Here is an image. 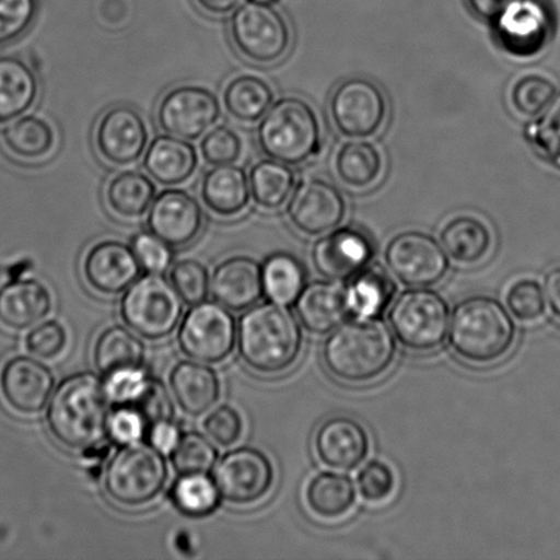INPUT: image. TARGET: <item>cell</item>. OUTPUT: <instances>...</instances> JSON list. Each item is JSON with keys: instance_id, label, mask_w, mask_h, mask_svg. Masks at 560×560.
<instances>
[{"instance_id": "cell-13", "label": "cell", "mask_w": 560, "mask_h": 560, "mask_svg": "<svg viewBox=\"0 0 560 560\" xmlns=\"http://www.w3.org/2000/svg\"><path fill=\"white\" fill-rule=\"evenodd\" d=\"M329 113L340 133L351 139H364L382 128L387 115V102L375 82L354 77L335 90Z\"/></svg>"}, {"instance_id": "cell-6", "label": "cell", "mask_w": 560, "mask_h": 560, "mask_svg": "<svg viewBox=\"0 0 560 560\" xmlns=\"http://www.w3.org/2000/svg\"><path fill=\"white\" fill-rule=\"evenodd\" d=\"M168 480L163 453L151 443L122 444L104 471V490L114 503L141 508L161 495Z\"/></svg>"}, {"instance_id": "cell-29", "label": "cell", "mask_w": 560, "mask_h": 560, "mask_svg": "<svg viewBox=\"0 0 560 560\" xmlns=\"http://www.w3.org/2000/svg\"><path fill=\"white\" fill-rule=\"evenodd\" d=\"M35 70L19 57H0V125L13 122L35 106L38 97Z\"/></svg>"}, {"instance_id": "cell-26", "label": "cell", "mask_w": 560, "mask_h": 560, "mask_svg": "<svg viewBox=\"0 0 560 560\" xmlns=\"http://www.w3.org/2000/svg\"><path fill=\"white\" fill-rule=\"evenodd\" d=\"M51 307V294L35 279L14 280L0 289V323L16 331L42 323Z\"/></svg>"}, {"instance_id": "cell-56", "label": "cell", "mask_w": 560, "mask_h": 560, "mask_svg": "<svg viewBox=\"0 0 560 560\" xmlns=\"http://www.w3.org/2000/svg\"><path fill=\"white\" fill-rule=\"evenodd\" d=\"M470 9L481 19L493 21L504 9L517 0H468Z\"/></svg>"}, {"instance_id": "cell-42", "label": "cell", "mask_w": 560, "mask_h": 560, "mask_svg": "<svg viewBox=\"0 0 560 560\" xmlns=\"http://www.w3.org/2000/svg\"><path fill=\"white\" fill-rule=\"evenodd\" d=\"M558 95L556 82L542 74H526L514 82L510 91L515 112L524 117L535 118L550 106Z\"/></svg>"}, {"instance_id": "cell-5", "label": "cell", "mask_w": 560, "mask_h": 560, "mask_svg": "<svg viewBox=\"0 0 560 560\" xmlns=\"http://www.w3.org/2000/svg\"><path fill=\"white\" fill-rule=\"evenodd\" d=\"M262 153L273 161L296 166L316 155L320 148V125L310 103L283 97L273 103L257 129Z\"/></svg>"}, {"instance_id": "cell-21", "label": "cell", "mask_w": 560, "mask_h": 560, "mask_svg": "<svg viewBox=\"0 0 560 560\" xmlns=\"http://www.w3.org/2000/svg\"><path fill=\"white\" fill-rule=\"evenodd\" d=\"M375 249L370 235L355 228H342L318 240L312 250L316 271L329 280L357 276L370 265Z\"/></svg>"}, {"instance_id": "cell-59", "label": "cell", "mask_w": 560, "mask_h": 560, "mask_svg": "<svg viewBox=\"0 0 560 560\" xmlns=\"http://www.w3.org/2000/svg\"><path fill=\"white\" fill-rule=\"evenodd\" d=\"M252 2L272 4L273 2H277V0H252Z\"/></svg>"}, {"instance_id": "cell-48", "label": "cell", "mask_w": 560, "mask_h": 560, "mask_svg": "<svg viewBox=\"0 0 560 560\" xmlns=\"http://www.w3.org/2000/svg\"><path fill=\"white\" fill-rule=\"evenodd\" d=\"M357 486L362 499L368 503H383L393 497L397 479L392 466L382 460H371L357 477Z\"/></svg>"}, {"instance_id": "cell-54", "label": "cell", "mask_w": 560, "mask_h": 560, "mask_svg": "<svg viewBox=\"0 0 560 560\" xmlns=\"http://www.w3.org/2000/svg\"><path fill=\"white\" fill-rule=\"evenodd\" d=\"M148 432L147 422L131 406H117L109 417L108 435L112 441L129 444L141 441Z\"/></svg>"}, {"instance_id": "cell-17", "label": "cell", "mask_w": 560, "mask_h": 560, "mask_svg": "<svg viewBox=\"0 0 560 560\" xmlns=\"http://www.w3.org/2000/svg\"><path fill=\"white\" fill-rule=\"evenodd\" d=\"M346 205L342 194L322 179H307L294 188L288 205V217L299 232L322 235L342 223Z\"/></svg>"}, {"instance_id": "cell-9", "label": "cell", "mask_w": 560, "mask_h": 560, "mask_svg": "<svg viewBox=\"0 0 560 560\" xmlns=\"http://www.w3.org/2000/svg\"><path fill=\"white\" fill-rule=\"evenodd\" d=\"M229 32L241 57L257 65L276 63L290 48V26L272 4L252 0L241 4L230 20Z\"/></svg>"}, {"instance_id": "cell-52", "label": "cell", "mask_w": 560, "mask_h": 560, "mask_svg": "<svg viewBox=\"0 0 560 560\" xmlns=\"http://www.w3.org/2000/svg\"><path fill=\"white\" fill-rule=\"evenodd\" d=\"M205 431L212 442L222 447H230L243 435L244 422L237 410L223 405L213 410L205 421Z\"/></svg>"}, {"instance_id": "cell-16", "label": "cell", "mask_w": 560, "mask_h": 560, "mask_svg": "<svg viewBox=\"0 0 560 560\" xmlns=\"http://www.w3.org/2000/svg\"><path fill=\"white\" fill-rule=\"evenodd\" d=\"M199 200L184 189L170 188L153 200L147 224L152 234L172 248H185L199 238L205 228Z\"/></svg>"}, {"instance_id": "cell-40", "label": "cell", "mask_w": 560, "mask_h": 560, "mask_svg": "<svg viewBox=\"0 0 560 560\" xmlns=\"http://www.w3.org/2000/svg\"><path fill=\"white\" fill-rule=\"evenodd\" d=\"M174 506L189 517H207L221 504L215 481L207 475L180 476L170 492Z\"/></svg>"}, {"instance_id": "cell-15", "label": "cell", "mask_w": 560, "mask_h": 560, "mask_svg": "<svg viewBox=\"0 0 560 560\" xmlns=\"http://www.w3.org/2000/svg\"><path fill=\"white\" fill-rule=\"evenodd\" d=\"M98 156L112 166H131L145 155L150 130L142 115L130 106L108 108L98 118L95 136Z\"/></svg>"}, {"instance_id": "cell-20", "label": "cell", "mask_w": 560, "mask_h": 560, "mask_svg": "<svg viewBox=\"0 0 560 560\" xmlns=\"http://www.w3.org/2000/svg\"><path fill=\"white\" fill-rule=\"evenodd\" d=\"M141 270L133 248L118 240L98 241L82 260L86 283L104 295L124 293L139 279Z\"/></svg>"}, {"instance_id": "cell-53", "label": "cell", "mask_w": 560, "mask_h": 560, "mask_svg": "<svg viewBox=\"0 0 560 560\" xmlns=\"http://www.w3.org/2000/svg\"><path fill=\"white\" fill-rule=\"evenodd\" d=\"M150 377L142 370V366L118 371L107 376L106 388L113 405L126 406L133 404L144 392Z\"/></svg>"}, {"instance_id": "cell-44", "label": "cell", "mask_w": 560, "mask_h": 560, "mask_svg": "<svg viewBox=\"0 0 560 560\" xmlns=\"http://www.w3.org/2000/svg\"><path fill=\"white\" fill-rule=\"evenodd\" d=\"M532 145L548 162L560 167V95L539 115L528 130Z\"/></svg>"}, {"instance_id": "cell-24", "label": "cell", "mask_w": 560, "mask_h": 560, "mask_svg": "<svg viewBox=\"0 0 560 560\" xmlns=\"http://www.w3.org/2000/svg\"><path fill=\"white\" fill-rule=\"evenodd\" d=\"M200 197L213 215L238 218L250 205L249 175L234 163L213 166L201 179Z\"/></svg>"}, {"instance_id": "cell-7", "label": "cell", "mask_w": 560, "mask_h": 560, "mask_svg": "<svg viewBox=\"0 0 560 560\" xmlns=\"http://www.w3.org/2000/svg\"><path fill=\"white\" fill-rule=\"evenodd\" d=\"M178 291L162 273H150L130 285L120 304V315L131 331L148 340L168 337L178 327L184 304Z\"/></svg>"}, {"instance_id": "cell-37", "label": "cell", "mask_w": 560, "mask_h": 560, "mask_svg": "<svg viewBox=\"0 0 560 560\" xmlns=\"http://www.w3.org/2000/svg\"><path fill=\"white\" fill-rule=\"evenodd\" d=\"M252 200L262 210H279L289 201L295 188V175L289 164L266 159L249 173Z\"/></svg>"}, {"instance_id": "cell-22", "label": "cell", "mask_w": 560, "mask_h": 560, "mask_svg": "<svg viewBox=\"0 0 560 560\" xmlns=\"http://www.w3.org/2000/svg\"><path fill=\"white\" fill-rule=\"evenodd\" d=\"M315 453L323 465L335 470L359 468L370 453V436L353 417L339 415L324 420L315 433Z\"/></svg>"}, {"instance_id": "cell-32", "label": "cell", "mask_w": 560, "mask_h": 560, "mask_svg": "<svg viewBox=\"0 0 560 560\" xmlns=\"http://www.w3.org/2000/svg\"><path fill=\"white\" fill-rule=\"evenodd\" d=\"M223 106L238 122L255 124L265 117L273 104L270 84L255 74L233 77L223 90Z\"/></svg>"}, {"instance_id": "cell-19", "label": "cell", "mask_w": 560, "mask_h": 560, "mask_svg": "<svg viewBox=\"0 0 560 560\" xmlns=\"http://www.w3.org/2000/svg\"><path fill=\"white\" fill-rule=\"evenodd\" d=\"M492 22L499 43L517 57H532L550 40L551 16L539 0H517Z\"/></svg>"}, {"instance_id": "cell-8", "label": "cell", "mask_w": 560, "mask_h": 560, "mask_svg": "<svg viewBox=\"0 0 560 560\" xmlns=\"http://www.w3.org/2000/svg\"><path fill=\"white\" fill-rule=\"evenodd\" d=\"M388 322L400 345L424 353L438 349L446 339L450 310L436 291L417 288L395 300Z\"/></svg>"}, {"instance_id": "cell-33", "label": "cell", "mask_w": 560, "mask_h": 560, "mask_svg": "<svg viewBox=\"0 0 560 560\" xmlns=\"http://www.w3.org/2000/svg\"><path fill=\"white\" fill-rule=\"evenodd\" d=\"M305 502L307 509L318 518H342L354 506V482L348 476L323 471L307 485Z\"/></svg>"}, {"instance_id": "cell-45", "label": "cell", "mask_w": 560, "mask_h": 560, "mask_svg": "<svg viewBox=\"0 0 560 560\" xmlns=\"http://www.w3.org/2000/svg\"><path fill=\"white\" fill-rule=\"evenodd\" d=\"M506 304L515 318L524 323L537 322L546 313V295L541 285L532 279H521L510 285Z\"/></svg>"}, {"instance_id": "cell-36", "label": "cell", "mask_w": 560, "mask_h": 560, "mask_svg": "<svg viewBox=\"0 0 560 560\" xmlns=\"http://www.w3.org/2000/svg\"><path fill=\"white\" fill-rule=\"evenodd\" d=\"M3 144L11 155L21 161H40L51 155L57 135L46 119L36 115H22L3 130Z\"/></svg>"}, {"instance_id": "cell-58", "label": "cell", "mask_w": 560, "mask_h": 560, "mask_svg": "<svg viewBox=\"0 0 560 560\" xmlns=\"http://www.w3.org/2000/svg\"><path fill=\"white\" fill-rule=\"evenodd\" d=\"M244 0H195L202 11L212 15H226L234 13Z\"/></svg>"}, {"instance_id": "cell-38", "label": "cell", "mask_w": 560, "mask_h": 560, "mask_svg": "<svg viewBox=\"0 0 560 560\" xmlns=\"http://www.w3.org/2000/svg\"><path fill=\"white\" fill-rule=\"evenodd\" d=\"M382 170L381 152L368 141L346 142L335 158V172L350 188L364 189L375 184Z\"/></svg>"}, {"instance_id": "cell-14", "label": "cell", "mask_w": 560, "mask_h": 560, "mask_svg": "<svg viewBox=\"0 0 560 560\" xmlns=\"http://www.w3.org/2000/svg\"><path fill=\"white\" fill-rule=\"evenodd\" d=\"M386 262L393 276L410 288H431L448 271L443 246L420 232H406L389 241Z\"/></svg>"}, {"instance_id": "cell-55", "label": "cell", "mask_w": 560, "mask_h": 560, "mask_svg": "<svg viewBox=\"0 0 560 560\" xmlns=\"http://www.w3.org/2000/svg\"><path fill=\"white\" fill-rule=\"evenodd\" d=\"M148 436H150L152 446L156 447L159 452L172 453L175 446H177L183 433H180L174 420H168L152 425L150 431H148Z\"/></svg>"}, {"instance_id": "cell-11", "label": "cell", "mask_w": 560, "mask_h": 560, "mask_svg": "<svg viewBox=\"0 0 560 560\" xmlns=\"http://www.w3.org/2000/svg\"><path fill=\"white\" fill-rule=\"evenodd\" d=\"M222 115L218 96L205 86L180 85L173 88L158 104L156 120L164 133L179 139H201Z\"/></svg>"}, {"instance_id": "cell-39", "label": "cell", "mask_w": 560, "mask_h": 560, "mask_svg": "<svg viewBox=\"0 0 560 560\" xmlns=\"http://www.w3.org/2000/svg\"><path fill=\"white\" fill-rule=\"evenodd\" d=\"M261 268L265 294L273 302L290 304L299 299L305 288L306 273L296 257L280 252L268 257Z\"/></svg>"}, {"instance_id": "cell-43", "label": "cell", "mask_w": 560, "mask_h": 560, "mask_svg": "<svg viewBox=\"0 0 560 560\" xmlns=\"http://www.w3.org/2000/svg\"><path fill=\"white\" fill-rule=\"evenodd\" d=\"M170 282L185 304L191 306L205 302L211 289V277L207 267L191 259L175 262L170 272Z\"/></svg>"}, {"instance_id": "cell-27", "label": "cell", "mask_w": 560, "mask_h": 560, "mask_svg": "<svg viewBox=\"0 0 560 560\" xmlns=\"http://www.w3.org/2000/svg\"><path fill=\"white\" fill-rule=\"evenodd\" d=\"M175 400L189 416H202L217 405L221 397V382L211 366L200 361H183L170 375Z\"/></svg>"}, {"instance_id": "cell-50", "label": "cell", "mask_w": 560, "mask_h": 560, "mask_svg": "<svg viewBox=\"0 0 560 560\" xmlns=\"http://www.w3.org/2000/svg\"><path fill=\"white\" fill-rule=\"evenodd\" d=\"M142 270L150 273H163L173 261L172 246L163 243L155 234L142 232L137 234L131 243Z\"/></svg>"}, {"instance_id": "cell-18", "label": "cell", "mask_w": 560, "mask_h": 560, "mask_svg": "<svg viewBox=\"0 0 560 560\" xmlns=\"http://www.w3.org/2000/svg\"><path fill=\"white\" fill-rule=\"evenodd\" d=\"M54 388L51 370L32 357H13L0 371V393L4 402L20 415L40 413L47 408Z\"/></svg>"}, {"instance_id": "cell-57", "label": "cell", "mask_w": 560, "mask_h": 560, "mask_svg": "<svg viewBox=\"0 0 560 560\" xmlns=\"http://www.w3.org/2000/svg\"><path fill=\"white\" fill-rule=\"evenodd\" d=\"M545 293L551 312L560 318V266L548 272L545 279Z\"/></svg>"}, {"instance_id": "cell-31", "label": "cell", "mask_w": 560, "mask_h": 560, "mask_svg": "<svg viewBox=\"0 0 560 560\" xmlns=\"http://www.w3.org/2000/svg\"><path fill=\"white\" fill-rule=\"evenodd\" d=\"M395 283L383 268L366 267L349 279L345 299L348 312L357 317L377 318L394 299Z\"/></svg>"}, {"instance_id": "cell-49", "label": "cell", "mask_w": 560, "mask_h": 560, "mask_svg": "<svg viewBox=\"0 0 560 560\" xmlns=\"http://www.w3.org/2000/svg\"><path fill=\"white\" fill-rule=\"evenodd\" d=\"M135 408L145 420L148 431L158 422L174 420V409L166 387L155 377H150L144 392L133 404L126 405Z\"/></svg>"}, {"instance_id": "cell-2", "label": "cell", "mask_w": 560, "mask_h": 560, "mask_svg": "<svg viewBox=\"0 0 560 560\" xmlns=\"http://www.w3.org/2000/svg\"><path fill=\"white\" fill-rule=\"evenodd\" d=\"M397 345L386 324L377 318H355L340 324L323 346L329 375L348 384H365L392 368Z\"/></svg>"}, {"instance_id": "cell-1", "label": "cell", "mask_w": 560, "mask_h": 560, "mask_svg": "<svg viewBox=\"0 0 560 560\" xmlns=\"http://www.w3.org/2000/svg\"><path fill=\"white\" fill-rule=\"evenodd\" d=\"M112 406L102 377L91 372L77 373L65 378L49 399L48 430L71 452H93L109 436Z\"/></svg>"}, {"instance_id": "cell-10", "label": "cell", "mask_w": 560, "mask_h": 560, "mask_svg": "<svg viewBox=\"0 0 560 560\" xmlns=\"http://www.w3.org/2000/svg\"><path fill=\"white\" fill-rule=\"evenodd\" d=\"M237 337V323L228 307L205 301L186 313L178 345L191 360L219 364L233 353Z\"/></svg>"}, {"instance_id": "cell-35", "label": "cell", "mask_w": 560, "mask_h": 560, "mask_svg": "<svg viewBox=\"0 0 560 560\" xmlns=\"http://www.w3.org/2000/svg\"><path fill=\"white\" fill-rule=\"evenodd\" d=\"M441 243L447 256L459 265H476L488 255L492 235L486 223L471 217L453 219L444 226Z\"/></svg>"}, {"instance_id": "cell-51", "label": "cell", "mask_w": 560, "mask_h": 560, "mask_svg": "<svg viewBox=\"0 0 560 560\" xmlns=\"http://www.w3.org/2000/svg\"><path fill=\"white\" fill-rule=\"evenodd\" d=\"M68 343V334L62 324L51 320L38 324L26 337V350L33 357L51 360L62 353Z\"/></svg>"}, {"instance_id": "cell-30", "label": "cell", "mask_w": 560, "mask_h": 560, "mask_svg": "<svg viewBox=\"0 0 560 560\" xmlns=\"http://www.w3.org/2000/svg\"><path fill=\"white\" fill-rule=\"evenodd\" d=\"M156 197V185L140 172L118 173L104 189V201L109 212L124 221H139L145 217Z\"/></svg>"}, {"instance_id": "cell-28", "label": "cell", "mask_w": 560, "mask_h": 560, "mask_svg": "<svg viewBox=\"0 0 560 560\" xmlns=\"http://www.w3.org/2000/svg\"><path fill=\"white\" fill-rule=\"evenodd\" d=\"M295 311L302 326L316 335L334 331L349 313L345 291L329 282L305 285L295 300Z\"/></svg>"}, {"instance_id": "cell-23", "label": "cell", "mask_w": 560, "mask_h": 560, "mask_svg": "<svg viewBox=\"0 0 560 560\" xmlns=\"http://www.w3.org/2000/svg\"><path fill=\"white\" fill-rule=\"evenodd\" d=\"M211 290L213 299L228 310H249L265 294L260 262L249 256L230 257L213 272Z\"/></svg>"}, {"instance_id": "cell-4", "label": "cell", "mask_w": 560, "mask_h": 560, "mask_svg": "<svg viewBox=\"0 0 560 560\" xmlns=\"http://www.w3.org/2000/svg\"><path fill=\"white\" fill-rule=\"evenodd\" d=\"M515 324L495 299L470 296L460 302L450 322V345L455 354L475 365L493 364L513 348Z\"/></svg>"}, {"instance_id": "cell-47", "label": "cell", "mask_w": 560, "mask_h": 560, "mask_svg": "<svg viewBox=\"0 0 560 560\" xmlns=\"http://www.w3.org/2000/svg\"><path fill=\"white\" fill-rule=\"evenodd\" d=\"M37 11L38 0H0V47L24 36Z\"/></svg>"}, {"instance_id": "cell-41", "label": "cell", "mask_w": 560, "mask_h": 560, "mask_svg": "<svg viewBox=\"0 0 560 560\" xmlns=\"http://www.w3.org/2000/svg\"><path fill=\"white\" fill-rule=\"evenodd\" d=\"M170 454L179 476L210 474L218 463L217 447L199 432L183 433Z\"/></svg>"}, {"instance_id": "cell-3", "label": "cell", "mask_w": 560, "mask_h": 560, "mask_svg": "<svg viewBox=\"0 0 560 560\" xmlns=\"http://www.w3.org/2000/svg\"><path fill=\"white\" fill-rule=\"evenodd\" d=\"M302 332L284 304L262 302L241 317L238 349L246 365L260 375H279L299 360Z\"/></svg>"}, {"instance_id": "cell-46", "label": "cell", "mask_w": 560, "mask_h": 560, "mask_svg": "<svg viewBox=\"0 0 560 560\" xmlns=\"http://www.w3.org/2000/svg\"><path fill=\"white\" fill-rule=\"evenodd\" d=\"M200 153L211 166L232 164L238 162L243 155V140L230 126H213L201 140Z\"/></svg>"}, {"instance_id": "cell-12", "label": "cell", "mask_w": 560, "mask_h": 560, "mask_svg": "<svg viewBox=\"0 0 560 560\" xmlns=\"http://www.w3.org/2000/svg\"><path fill=\"white\" fill-rule=\"evenodd\" d=\"M276 470L260 450L235 448L217 463L213 481L224 501L248 506L261 501L271 491Z\"/></svg>"}, {"instance_id": "cell-25", "label": "cell", "mask_w": 560, "mask_h": 560, "mask_svg": "<svg viewBox=\"0 0 560 560\" xmlns=\"http://www.w3.org/2000/svg\"><path fill=\"white\" fill-rule=\"evenodd\" d=\"M199 167V155L190 141L172 135L155 137L148 145L144 168L148 175L163 186H178L194 177Z\"/></svg>"}, {"instance_id": "cell-34", "label": "cell", "mask_w": 560, "mask_h": 560, "mask_svg": "<svg viewBox=\"0 0 560 560\" xmlns=\"http://www.w3.org/2000/svg\"><path fill=\"white\" fill-rule=\"evenodd\" d=\"M144 355L145 346L142 340L120 326L104 329L93 349V360L104 376L130 368H141Z\"/></svg>"}]
</instances>
